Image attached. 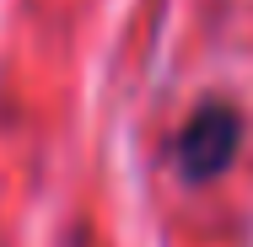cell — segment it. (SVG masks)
<instances>
[{"instance_id":"6da1fadb","label":"cell","mask_w":253,"mask_h":247,"mask_svg":"<svg viewBox=\"0 0 253 247\" xmlns=\"http://www.w3.org/2000/svg\"><path fill=\"white\" fill-rule=\"evenodd\" d=\"M237 150H243V113L221 97H205L189 113V124L172 135V172L189 188H200L237 161Z\"/></svg>"}]
</instances>
